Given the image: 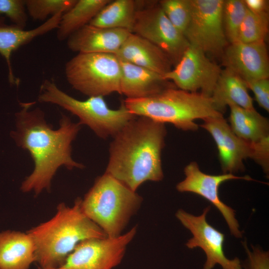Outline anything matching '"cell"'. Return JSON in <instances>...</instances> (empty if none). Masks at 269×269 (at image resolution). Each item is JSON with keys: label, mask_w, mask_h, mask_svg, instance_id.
Returning a JSON list of instances; mask_svg holds the SVG:
<instances>
[{"label": "cell", "mask_w": 269, "mask_h": 269, "mask_svg": "<svg viewBox=\"0 0 269 269\" xmlns=\"http://www.w3.org/2000/svg\"><path fill=\"white\" fill-rule=\"evenodd\" d=\"M137 232L134 226L114 238H91L79 242L65 263L55 269H113L122 262Z\"/></svg>", "instance_id": "obj_11"}, {"label": "cell", "mask_w": 269, "mask_h": 269, "mask_svg": "<svg viewBox=\"0 0 269 269\" xmlns=\"http://www.w3.org/2000/svg\"><path fill=\"white\" fill-rule=\"evenodd\" d=\"M35 102H20L15 114V130L11 136L17 145L30 155L34 168L22 182V192L33 191L37 196L51 190V181L58 169H82L84 165L72 156V143L81 128L79 123L61 114L59 127L53 129L48 124L45 114L39 108L32 109Z\"/></svg>", "instance_id": "obj_1"}, {"label": "cell", "mask_w": 269, "mask_h": 269, "mask_svg": "<svg viewBox=\"0 0 269 269\" xmlns=\"http://www.w3.org/2000/svg\"><path fill=\"white\" fill-rule=\"evenodd\" d=\"M120 61V94L124 95L127 99L147 97L172 86L169 81L157 73L126 61Z\"/></svg>", "instance_id": "obj_18"}, {"label": "cell", "mask_w": 269, "mask_h": 269, "mask_svg": "<svg viewBox=\"0 0 269 269\" xmlns=\"http://www.w3.org/2000/svg\"><path fill=\"white\" fill-rule=\"evenodd\" d=\"M35 248L26 232L0 233V269H28L35 262Z\"/></svg>", "instance_id": "obj_20"}, {"label": "cell", "mask_w": 269, "mask_h": 269, "mask_svg": "<svg viewBox=\"0 0 269 269\" xmlns=\"http://www.w3.org/2000/svg\"><path fill=\"white\" fill-rule=\"evenodd\" d=\"M38 101L57 105L79 119V123L89 127L99 137H114L136 116L131 113L124 102L118 109H110L104 97L77 100L65 93L51 80H45L40 86Z\"/></svg>", "instance_id": "obj_6"}, {"label": "cell", "mask_w": 269, "mask_h": 269, "mask_svg": "<svg viewBox=\"0 0 269 269\" xmlns=\"http://www.w3.org/2000/svg\"><path fill=\"white\" fill-rule=\"evenodd\" d=\"M247 11L244 0H224L223 26L226 38L230 43L239 41L240 27Z\"/></svg>", "instance_id": "obj_25"}, {"label": "cell", "mask_w": 269, "mask_h": 269, "mask_svg": "<svg viewBox=\"0 0 269 269\" xmlns=\"http://www.w3.org/2000/svg\"><path fill=\"white\" fill-rule=\"evenodd\" d=\"M269 20L268 12L254 13L248 10L240 27L239 41H265L269 31Z\"/></svg>", "instance_id": "obj_26"}, {"label": "cell", "mask_w": 269, "mask_h": 269, "mask_svg": "<svg viewBox=\"0 0 269 269\" xmlns=\"http://www.w3.org/2000/svg\"><path fill=\"white\" fill-rule=\"evenodd\" d=\"M77 0H26L27 12L36 20H44L59 12L64 13L69 9ZM47 20V19H46Z\"/></svg>", "instance_id": "obj_27"}, {"label": "cell", "mask_w": 269, "mask_h": 269, "mask_svg": "<svg viewBox=\"0 0 269 269\" xmlns=\"http://www.w3.org/2000/svg\"><path fill=\"white\" fill-rule=\"evenodd\" d=\"M246 6L249 11L254 13L267 12L268 1L266 0H245Z\"/></svg>", "instance_id": "obj_32"}, {"label": "cell", "mask_w": 269, "mask_h": 269, "mask_svg": "<svg viewBox=\"0 0 269 269\" xmlns=\"http://www.w3.org/2000/svg\"><path fill=\"white\" fill-rule=\"evenodd\" d=\"M222 55L225 68L235 72L245 81L269 78V56L265 41L230 43Z\"/></svg>", "instance_id": "obj_15"}, {"label": "cell", "mask_w": 269, "mask_h": 269, "mask_svg": "<svg viewBox=\"0 0 269 269\" xmlns=\"http://www.w3.org/2000/svg\"><path fill=\"white\" fill-rule=\"evenodd\" d=\"M230 109V127L239 137L252 142H258L269 137L268 119L255 109L249 110L236 105Z\"/></svg>", "instance_id": "obj_22"}, {"label": "cell", "mask_w": 269, "mask_h": 269, "mask_svg": "<svg viewBox=\"0 0 269 269\" xmlns=\"http://www.w3.org/2000/svg\"><path fill=\"white\" fill-rule=\"evenodd\" d=\"M142 201V197L136 192L104 173L81 199V207L107 237L114 238L123 234Z\"/></svg>", "instance_id": "obj_5"}, {"label": "cell", "mask_w": 269, "mask_h": 269, "mask_svg": "<svg viewBox=\"0 0 269 269\" xmlns=\"http://www.w3.org/2000/svg\"><path fill=\"white\" fill-rule=\"evenodd\" d=\"M124 103L132 114L163 124L170 123L183 131H196L197 119L223 116L211 97L170 86L150 96L127 99Z\"/></svg>", "instance_id": "obj_4"}, {"label": "cell", "mask_w": 269, "mask_h": 269, "mask_svg": "<svg viewBox=\"0 0 269 269\" xmlns=\"http://www.w3.org/2000/svg\"><path fill=\"white\" fill-rule=\"evenodd\" d=\"M158 3L171 23L183 34L190 19V0H161Z\"/></svg>", "instance_id": "obj_28"}, {"label": "cell", "mask_w": 269, "mask_h": 269, "mask_svg": "<svg viewBox=\"0 0 269 269\" xmlns=\"http://www.w3.org/2000/svg\"><path fill=\"white\" fill-rule=\"evenodd\" d=\"M136 1L132 33L159 47L175 66L190 44L184 34L168 19L158 1Z\"/></svg>", "instance_id": "obj_9"}, {"label": "cell", "mask_w": 269, "mask_h": 269, "mask_svg": "<svg viewBox=\"0 0 269 269\" xmlns=\"http://www.w3.org/2000/svg\"><path fill=\"white\" fill-rule=\"evenodd\" d=\"M111 0H77L61 17L57 38L62 41L88 24L98 12Z\"/></svg>", "instance_id": "obj_23"}, {"label": "cell", "mask_w": 269, "mask_h": 269, "mask_svg": "<svg viewBox=\"0 0 269 269\" xmlns=\"http://www.w3.org/2000/svg\"><path fill=\"white\" fill-rule=\"evenodd\" d=\"M223 0H190V19L183 34L205 54L222 55L227 46L223 22Z\"/></svg>", "instance_id": "obj_10"}, {"label": "cell", "mask_w": 269, "mask_h": 269, "mask_svg": "<svg viewBox=\"0 0 269 269\" xmlns=\"http://www.w3.org/2000/svg\"><path fill=\"white\" fill-rule=\"evenodd\" d=\"M166 134L164 124L136 116L113 137L105 173L135 192L146 181L161 180Z\"/></svg>", "instance_id": "obj_2"}, {"label": "cell", "mask_w": 269, "mask_h": 269, "mask_svg": "<svg viewBox=\"0 0 269 269\" xmlns=\"http://www.w3.org/2000/svg\"><path fill=\"white\" fill-rule=\"evenodd\" d=\"M248 89L254 94L256 100L260 107L269 111V80L268 78L245 81Z\"/></svg>", "instance_id": "obj_31"}, {"label": "cell", "mask_w": 269, "mask_h": 269, "mask_svg": "<svg viewBox=\"0 0 269 269\" xmlns=\"http://www.w3.org/2000/svg\"><path fill=\"white\" fill-rule=\"evenodd\" d=\"M124 29L102 28L91 24L82 27L67 38V46L79 53L115 54L130 34Z\"/></svg>", "instance_id": "obj_16"}, {"label": "cell", "mask_w": 269, "mask_h": 269, "mask_svg": "<svg viewBox=\"0 0 269 269\" xmlns=\"http://www.w3.org/2000/svg\"><path fill=\"white\" fill-rule=\"evenodd\" d=\"M136 8V0H111L89 24L105 28L124 29L132 32Z\"/></svg>", "instance_id": "obj_24"}, {"label": "cell", "mask_w": 269, "mask_h": 269, "mask_svg": "<svg viewBox=\"0 0 269 269\" xmlns=\"http://www.w3.org/2000/svg\"><path fill=\"white\" fill-rule=\"evenodd\" d=\"M120 60L147 69L162 76L173 65L166 54L147 39L131 33L115 54Z\"/></svg>", "instance_id": "obj_17"}, {"label": "cell", "mask_w": 269, "mask_h": 269, "mask_svg": "<svg viewBox=\"0 0 269 269\" xmlns=\"http://www.w3.org/2000/svg\"><path fill=\"white\" fill-rule=\"evenodd\" d=\"M185 179L176 185L181 192H192L210 202L221 212L228 225L231 234L235 237H242L243 232L235 217V211L222 202L219 195L220 185L228 180L243 179L254 180L248 175L238 176L232 173L210 175L202 172L196 162H191L184 168Z\"/></svg>", "instance_id": "obj_14"}, {"label": "cell", "mask_w": 269, "mask_h": 269, "mask_svg": "<svg viewBox=\"0 0 269 269\" xmlns=\"http://www.w3.org/2000/svg\"><path fill=\"white\" fill-rule=\"evenodd\" d=\"M247 254V258L242 264L244 269H269V253L259 247L252 245L251 251L246 241L242 242Z\"/></svg>", "instance_id": "obj_30"}, {"label": "cell", "mask_w": 269, "mask_h": 269, "mask_svg": "<svg viewBox=\"0 0 269 269\" xmlns=\"http://www.w3.org/2000/svg\"><path fill=\"white\" fill-rule=\"evenodd\" d=\"M64 71L71 87L88 97L120 94L121 66L114 54L79 53L66 62Z\"/></svg>", "instance_id": "obj_7"}, {"label": "cell", "mask_w": 269, "mask_h": 269, "mask_svg": "<svg viewBox=\"0 0 269 269\" xmlns=\"http://www.w3.org/2000/svg\"><path fill=\"white\" fill-rule=\"evenodd\" d=\"M200 126L208 131L215 140L219 151L224 173L243 171V161L250 158L260 165L267 174L269 171V137L252 142L237 136L223 116L203 120Z\"/></svg>", "instance_id": "obj_8"}, {"label": "cell", "mask_w": 269, "mask_h": 269, "mask_svg": "<svg viewBox=\"0 0 269 269\" xmlns=\"http://www.w3.org/2000/svg\"><path fill=\"white\" fill-rule=\"evenodd\" d=\"M62 12L51 16L40 25L30 30L19 28L13 25H7L0 21V54L4 58L8 69L10 83L17 85L18 80L14 76L11 64L13 52L29 43L35 38L57 29Z\"/></svg>", "instance_id": "obj_19"}, {"label": "cell", "mask_w": 269, "mask_h": 269, "mask_svg": "<svg viewBox=\"0 0 269 269\" xmlns=\"http://www.w3.org/2000/svg\"><path fill=\"white\" fill-rule=\"evenodd\" d=\"M222 70L203 51L189 44L174 68L163 76L178 89L211 97Z\"/></svg>", "instance_id": "obj_12"}, {"label": "cell", "mask_w": 269, "mask_h": 269, "mask_svg": "<svg viewBox=\"0 0 269 269\" xmlns=\"http://www.w3.org/2000/svg\"><path fill=\"white\" fill-rule=\"evenodd\" d=\"M81 200L76 199L71 207L59 203L52 218L26 231L35 246V262L42 269L61 266L82 241L107 237L82 211Z\"/></svg>", "instance_id": "obj_3"}, {"label": "cell", "mask_w": 269, "mask_h": 269, "mask_svg": "<svg viewBox=\"0 0 269 269\" xmlns=\"http://www.w3.org/2000/svg\"><path fill=\"white\" fill-rule=\"evenodd\" d=\"M25 0H0V15H4L13 25L24 29L27 22Z\"/></svg>", "instance_id": "obj_29"}, {"label": "cell", "mask_w": 269, "mask_h": 269, "mask_svg": "<svg viewBox=\"0 0 269 269\" xmlns=\"http://www.w3.org/2000/svg\"><path fill=\"white\" fill-rule=\"evenodd\" d=\"M37 269H42L41 268H40L39 267H38Z\"/></svg>", "instance_id": "obj_33"}, {"label": "cell", "mask_w": 269, "mask_h": 269, "mask_svg": "<svg viewBox=\"0 0 269 269\" xmlns=\"http://www.w3.org/2000/svg\"><path fill=\"white\" fill-rule=\"evenodd\" d=\"M210 208V206L206 207L198 216L182 209L177 211V218L193 235L186 246L189 249L199 247L205 252L206 260L203 269H213L216 265H219L222 269H243L239 258L231 260L226 257L223 249L224 234L207 222L206 217Z\"/></svg>", "instance_id": "obj_13"}, {"label": "cell", "mask_w": 269, "mask_h": 269, "mask_svg": "<svg viewBox=\"0 0 269 269\" xmlns=\"http://www.w3.org/2000/svg\"><path fill=\"white\" fill-rule=\"evenodd\" d=\"M248 89L245 81L239 75L227 68L222 70L211 96L215 109L223 114L226 106L232 104L255 109Z\"/></svg>", "instance_id": "obj_21"}]
</instances>
